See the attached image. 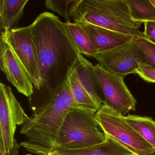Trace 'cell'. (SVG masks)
<instances>
[{"label": "cell", "instance_id": "d6986e66", "mask_svg": "<svg viewBox=\"0 0 155 155\" xmlns=\"http://www.w3.org/2000/svg\"><path fill=\"white\" fill-rule=\"evenodd\" d=\"M78 1L79 0H47L45 5L48 9L62 16L67 22H70L75 5Z\"/></svg>", "mask_w": 155, "mask_h": 155}, {"label": "cell", "instance_id": "6da1fadb", "mask_svg": "<svg viewBox=\"0 0 155 155\" xmlns=\"http://www.w3.org/2000/svg\"><path fill=\"white\" fill-rule=\"evenodd\" d=\"M30 27L38 54L34 93H50L68 80L81 53L65 23L53 13H41Z\"/></svg>", "mask_w": 155, "mask_h": 155}, {"label": "cell", "instance_id": "277c9868", "mask_svg": "<svg viewBox=\"0 0 155 155\" xmlns=\"http://www.w3.org/2000/svg\"><path fill=\"white\" fill-rule=\"evenodd\" d=\"M96 113L77 106L72 109L62 124L55 150L79 149L105 142L107 137L100 130Z\"/></svg>", "mask_w": 155, "mask_h": 155}, {"label": "cell", "instance_id": "484cf974", "mask_svg": "<svg viewBox=\"0 0 155 155\" xmlns=\"http://www.w3.org/2000/svg\"><path fill=\"white\" fill-rule=\"evenodd\" d=\"M155 155V153H154V154H153V155Z\"/></svg>", "mask_w": 155, "mask_h": 155}, {"label": "cell", "instance_id": "3957f363", "mask_svg": "<svg viewBox=\"0 0 155 155\" xmlns=\"http://www.w3.org/2000/svg\"><path fill=\"white\" fill-rule=\"evenodd\" d=\"M72 19L75 23L95 25L132 38L142 25L132 19L128 0H79Z\"/></svg>", "mask_w": 155, "mask_h": 155}, {"label": "cell", "instance_id": "4fadbf2b", "mask_svg": "<svg viewBox=\"0 0 155 155\" xmlns=\"http://www.w3.org/2000/svg\"><path fill=\"white\" fill-rule=\"evenodd\" d=\"M28 0H0V29L6 32L17 28Z\"/></svg>", "mask_w": 155, "mask_h": 155}, {"label": "cell", "instance_id": "ba28073f", "mask_svg": "<svg viewBox=\"0 0 155 155\" xmlns=\"http://www.w3.org/2000/svg\"><path fill=\"white\" fill-rule=\"evenodd\" d=\"M93 58L102 68L123 78L136 73L137 70L146 63L143 52L133 38L124 45L98 52Z\"/></svg>", "mask_w": 155, "mask_h": 155}, {"label": "cell", "instance_id": "7a4b0ae2", "mask_svg": "<svg viewBox=\"0 0 155 155\" xmlns=\"http://www.w3.org/2000/svg\"><path fill=\"white\" fill-rule=\"evenodd\" d=\"M28 99L32 113L21 126V134L30 142L57 149L62 124L70 111L77 106L68 79L53 92L34 93Z\"/></svg>", "mask_w": 155, "mask_h": 155}, {"label": "cell", "instance_id": "52a82bcc", "mask_svg": "<svg viewBox=\"0 0 155 155\" xmlns=\"http://www.w3.org/2000/svg\"><path fill=\"white\" fill-rule=\"evenodd\" d=\"M94 71L104 97L103 104L122 115L136 110L137 100L124 78L109 71L99 63L94 66Z\"/></svg>", "mask_w": 155, "mask_h": 155}, {"label": "cell", "instance_id": "30bf717a", "mask_svg": "<svg viewBox=\"0 0 155 155\" xmlns=\"http://www.w3.org/2000/svg\"><path fill=\"white\" fill-rule=\"evenodd\" d=\"M0 67L7 80L19 93L28 98L33 95L34 86L27 71L10 46L2 38H0Z\"/></svg>", "mask_w": 155, "mask_h": 155}, {"label": "cell", "instance_id": "9c48e42d", "mask_svg": "<svg viewBox=\"0 0 155 155\" xmlns=\"http://www.w3.org/2000/svg\"><path fill=\"white\" fill-rule=\"evenodd\" d=\"M1 38L8 43L15 52L34 85L38 68V54L30 25L1 32Z\"/></svg>", "mask_w": 155, "mask_h": 155}, {"label": "cell", "instance_id": "ac0fdd59", "mask_svg": "<svg viewBox=\"0 0 155 155\" xmlns=\"http://www.w3.org/2000/svg\"><path fill=\"white\" fill-rule=\"evenodd\" d=\"M131 18L140 23L155 22V8L149 0H128Z\"/></svg>", "mask_w": 155, "mask_h": 155}, {"label": "cell", "instance_id": "8992f818", "mask_svg": "<svg viewBox=\"0 0 155 155\" xmlns=\"http://www.w3.org/2000/svg\"><path fill=\"white\" fill-rule=\"evenodd\" d=\"M28 117L11 88L0 83V155H7L12 149L17 126H22Z\"/></svg>", "mask_w": 155, "mask_h": 155}, {"label": "cell", "instance_id": "7402d4cb", "mask_svg": "<svg viewBox=\"0 0 155 155\" xmlns=\"http://www.w3.org/2000/svg\"><path fill=\"white\" fill-rule=\"evenodd\" d=\"M136 74L146 82L155 83V68L144 64L137 70Z\"/></svg>", "mask_w": 155, "mask_h": 155}, {"label": "cell", "instance_id": "e0dca14e", "mask_svg": "<svg viewBox=\"0 0 155 155\" xmlns=\"http://www.w3.org/2000/svg\"><path fill=\"white\" fill-rule=\"evenodd\" d=\"M125 118L128 123L155 151V120L150 117L130 114L125 116Z\"/></svg>", "mask_w": 155, "mask_h": 155}, {"label": "cell", "instance_id": "44dd1931", "mask_svg": "<svg viewBox=\"0 0 155 155\" xmlns=\"http://www.w3.org/2000/svg\"><path fill=\"white\" fill-rule=\"evenodd\" d=\"M21 147L27 151L36 155H61L56 153L52 150L39 144H35L28 140L21 142Z\"/></svg>", "mask_w": 155, "mask_h": 155}, {"label": "cell", "instance_id": "5b68a950", "mask_svg": "<svg viewBox=\"0 0 155 155\" xmlns=\"http://www.w3.org/2000/svg\"><path fill=\"white\" fill-rule=\"evenodd\" d=\"M96 119L106 137L119 143L136 155H152L153 148L128 123L125 116L104 104L96 112Z\"/></svg>", "mask_w": 155, "mask_h": 155}, {"label": "cell", "instance_id": "8fae6325", "mask_svg": "<svg viewBox=\"0 0 155 155\" xmlns=\"http://www.w3.org/2000/svg\"><path fill=\"white\" fill-rule=\"evenodd\" d=\"M81 24L88 33L91 40L96 47L97 53L110 50L124 45L133 38L98 26L89 24Z\"/></svg>", "mask_w": 155, "mask_h": 155}, {"label": "cell", "instance_id": "4316f807", "mask_svg": "<svg viewBox=\"0 0 155 155\" xmlns=\"http://www.w3.org/2000/svg\"><path fill=\"white\" fill-rule=\"evenodd\" d=\"M135 155V154H132V155Z\"/></svg>", "mask_w": 155, "mask_h": 155}, {"label": "cell", "instance_id": "ffe728a7", "mask_svg": "<svg viewBox=\"0 0 155 155\" xmlns=\"http://www.w3.org/2000/svg\"><path fill=\"white\" fill-rule=\"evenodd\" d=\"M133 40L143 52L146 63L145 64L155 68V43L145 36L143 32L139 31Z\"/></svg>", "mask_w": 155, "mask_h": 155}, {"label": "cell", "instance_id": "d4e9b609", "mask_svg": "<svg viewBox=\"0 0 155 155\" xmlns=\"http://www.w3.org/2000/svg\"><path fill=\"white\" fill-rule=\"evenodd\" d=\"M149 1L150 3H151L155 8V0H149Z\"/></svg>", "mask_w": 155, "mask_h": 155}, {"label": "cell", "instance_id": "9a60e30c", "mask_svg": "<svg viewBox=\"0 0 155 155\" xmlns=\"http://www.w3.org/2000/svg\"><path fill=\"white\" fill-rule=\"evenodd\" d=\"M65 25L80 52L93 58L97 51L84 27L81 23H72L71 21L65 22Z\"/></svg>", "mask_w": 155, "mask_h": 155}, {"label": "cell", "instance_id": "cb8c5ba5", "mask_svg": "<svg viewBox=\"0 0 155 155\" xmlns=\"http://www.w3.org/2000/svg\"><path fill=\"white\" fill-rule=\"evenodd\" d=\"M20 147V145L18 144V142L16 140L13 148L7 155H20L19 149Z\"/></svg>", "mask_w": 155, "mask_h": 155}, {"label": "cell", "instance_id": "603a6c76", "mask_svg": "<svg viewBox=\"0 0 155 155\" xmlns=\"http://www.w3.org/2000/svg\"><path fill=\"white\" fill-rule=\"evenodd\" d=\"M143 34L150 40L155 43V22H146L144 23Z\"/></svg>", "mask_w": 155, "mask_h": 155}, {"label": "cell", "instance_id": "2e32d148", "mask_svg": "<svg viewBox=\"0 0 155 155\" xmlns=\"http://www.w3.org/2000/svg\"><path fill=\"white\" fill-rule=\"evenodd\" d=\"M68 81L77 107L97 112L100 107L81 86L74 68L69 76Z\"/></svg>", "mask_w": 155, "mask_h": 155}, {"label": "cell", "instance_id": "5bb4252c", "mask_svg": "<svg viewBox=\"0 0 155 155\" xmlns=\"http://www.w3.org/2000/svg\"><path fill=\"white\" fill-rule=\"evenodd\" d=\"M61 155H131L127 149L107 137L105 142L92 147L79 149L52 150Z\"/></svg>", "mask_w": 155, "mask_h": 155}, {"label": "cell", "instance_id": "7c38bea8", "mask_svg": "<svg viewBox=\"0 0 155 155\" xmlns=\"http://www.w3.org/2000/svg\"><path fill=\"white\" fill-rule=\"evenodd\" d=\"M94 66L81 53L74 68L81 86L101 107L104 99L94 73Z\"/></svg>", "mask_w": 155, "mask_h": 155}]
</instances>
